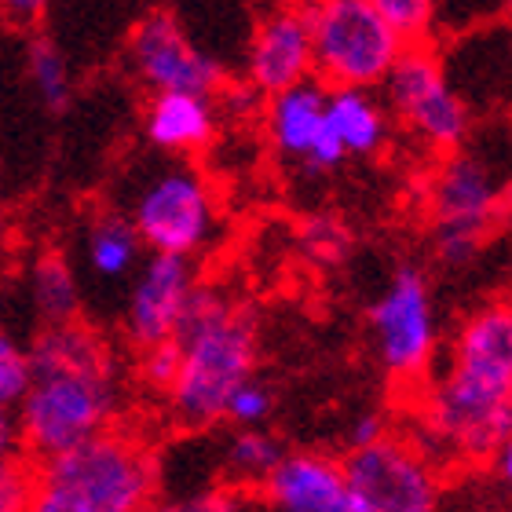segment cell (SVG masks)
<instances>
[{
    "instance_id": "26",
    "label": "cell",
    "mask_w": 512,
    "mask_h": 512,
    "mask_svg": "<svg viewBox=\"0 0 512 512\" xmlns=\"http://www.w3.org/2000/svg\"><path fill=\"white\" fill-rule=\"evenodd\" d=\"M180 374V344L176 341H161L143 348V377H147L154 388H172Z\"/></svg>"
},
{
    "instance_id": "30",
    "label": "cell",
    "mask_w": 512,
    "mask_h": 512,
    "mask_svg": "<svg viewBox=\"0 0 512 512\" xmlns=\"http://www.w3.org/2000/svg\"><path fill=\"white\" fill-rule=\"evenodd\" d=\"M384 432H388V421H384L381 414H366L355 421L352 436H348V447L352 450H366V447H377L384 439Z\"/></svg>"
},
{
    "instance_id": "9",
    "label": "cell",
    "mask_w": 512,
    "mask_h": 512,
    "mask_svg": "<svg viewBox=\"0 0 512 512\" xmlns=\"http://www.w3.org/2000/svg\"><path fill=\"white\" fill-rule=\"evenodd\" d=\"M128 66L154 96L183 92V96L213 99L224 85L220 63L187 37L172 11L161 8L147 11L128 33Z\"/></svg>"
},
{
    "instance_id": "17",
    "label": "cell",
    "mask_w": 512,
    "mask_h": 512,
    "mask_svg": "<svg viewBox=\"0 0 512 512\" xmlns=\"http://www.w3.org/2000/svg\"><path fill=\"white\" fill-rule=\"evenodd\" d=\"M326 132L344 158H366L388 143V114L374 92L363 88H326Z\"/></svg>"
},
{
    "instance_id": "2",
    "label": "cell",
    "mask_w": 512,
    "mask_h": 512,
    "mask_svg": "<svg viewBox=\"0 0 512 512\" xmlns=\"http://www.w3.org/2000/svg\"><path fill=\"white\" fill-rule=\"evenodd\" d=\"M432 425L469 454H494L512 432V311H476L458 333L450 374L432 392Z\"/></svg>"
},
{
    "instance_id": "21",
    "label": "cell",
    "mask_w": 512,
    "mask_h": 512,
    "mask_svg": "<svg viewBox=\"0 0 512 512\" xmlns=\"http://www.w3.org/2000/svg\"><path fill=\"white\" fill-rule=\"evenodd\" d=\"M282 458H286V454L278 447V439L267 436V432H256V428L238 432V436L231 439V447H227V465H231V472L249 476V480H267L271 469H275Z\"/></svg>"
},
{
    "instance_id": "5",
    "label": "cell",
    "mask_w": 512,
    "mask_h": 512,
    "mask_svg": "<svg viewBox=\"0 0 512 512\" xmlns=\"http://www.w3.org/2000/svg\"><path fill=\"white\" fill-rule=\"evenodd\" d=\"M315 81L374 92L406 44L366 0H304Z\"/></svg>"
},
{
    "instance_id": "31",
    "label": "cell",
    "mask_w": 512,
    "mask_h": 512,
    "mask_svg": "<svg viewBox=\"0 0 512 512\" xmlns=\"http://www.w3.org/2000/svg\"><path fill=\"white\" fill-rule=\"evenodd\" d=\"M0 454H19V428L8 410H0Z\"/></svg>"
},
{
    "instance_id": "12",
    "label": "cell",
    "mask_w": 512,
    "mask_h": 512,
    "mask_svg": "<svg viewBox=\"0 0 512 512\" xmlns=\"http://www.w3.org/2000/svg\"><path fill=\"white\" fill-rule=\"evenodd\" d=\"M315 77L311 63V33L304 4H282L267 11L249 41L246 81L264 99L278 96L293 85H304Z\"/></svg>"
},
{
    "instance_id": "1",
    "label": "cell",
    "mask_w": 512,
    "mask_h": 512,
    "mask_svg": "<svg viewBox=\"0 0 512 512\" xmlns=\"http://www.w3.org/2000/svg\"><path fill=\"white\" fill-rule=\"evenodd\" d=\"M30 388L15 406L19 447L37 461L103 436L118 414V377L107 348L81 322L44 326L26 348Z\"/></svg>"
},
{
    "instance_id": "10",
    "label": "cell",
    "mask_w": 512,
    "mask_h": 512,
    "mask_svg": "<svg viewBox=\"0 0 512 512\" xmlns=\"http://www.w3.org/2000/svg\"><path fill=\"white\" fill-rule=\"evenodd\" d=\"M377 355L388 374L414 377L421 374L436 352V315L432 293L417 267H399L377 304L370 308Z\"/></svg>"
},
{
    "instance_id": "11",
    "label": "cell",
    "mask_w": 512,
    "mask_h": 512,
    "mask_svg": "<svg viewBox=\"0 0 512 512\" xmlns=\"http://www.w3.org/2000/svg\"><path fill=\"white\" fill-rule=\"evenodd\" d=\"M344 480L374 512H436L439 483L414 450L381 439L377 447L352 450L341 465Z\"/></svg>"
},
{
    "instance_id": "4",
    "label": "cell",
    "mask_w": 512,
    "mask_h": 512,
    "mask_svg": "<svg viewBox=\"0 0 512 512\" xmlns=\"http://www.w3.org/2000/svg\"><path fill=\"white\" fill-rule=\"evenodd\" d=\"M158 487L150 450L114 432L37 461L30 512H143Z\"/></svg>"
},
{
    "instance_id": "6",
    "label": "cell",
    "mask_w": 512,
    "mask_h": 512,
    "mask_svg": "<svg viewBox=\"0 0 512 512\" xmlns=\"http://www.w3.org/2000/svg\"><path fill=\"white\" fill-rule=\"evenodd\" d=\"M125 220L139 242L150 246V253L191 260L213 238L216 202L202 172L191 169L187 161H172L139 187Z\"/></svg>"
},
{
    "instance_id": "8",
    "label": "cell",
    "mask_w": 512,
    "mask_h": 512,
    "mask_svg": "<svg viewBox=\"0 0 512 512\" xmlns=\"http://www.w3.org/2000/svg\"><path fill=\"white\" fill-rule=\"evenodd\" d=\"M498 209H502V187L494 172L472 154L450 158L432 180L439 260L450 267L472 264V256L483 246V235L498 220Z\"/></svg>"
},
{
    "instance_id": "14",
    "label": "cell",
    "mask_w": 512,
    "mask_h": 512,
    "mask_svg": "<svg viewBox=\"0 0 512 512\" xmlns=\"http://www.w3.org/2000/svg\"><path fill=\"white\" fill-rule=\"evenodd\" d=\"M267 498L282 512H374L348 487L344 469L319 454H289L267 476Z\"/></svg>"
},
{
    "instance_id": "3",
    "label": "cell",
    "mask_w": 512,
    "mask_h": 512,
    "mask_svg": "<svg viewBox=\"0 0 512 512\" xmlns=\"http://www.w3.org/2000/svg\"><path fill=\"white\" fill-rule=\"evenodd\" d=\"M172 341L180 344V374L169 388L172 414L187 428L213 425L224 417L231 392L253 377V315L224 289L194 286Z\"/></svg>"
},
{
    "instance_id": "25",
    "label": "cell",
    "mask_w": 512,
    "mask_h": 512,
    "mask_svg": "<svg viewBox=\"0 0 512 512\" xmlns=\"http://www.w3.org/2000/svg\"><path fill=\"white\" fill-rule=\"evenodd\" d=\"M0 512H30V469L19 454H0Z\"/></svg>"
},
{
    "instance_id": "29",
    "label": "cell",
    "mask_w": 512,
    "mask_h": 512,
    "mask_svg": "<svg viewBox=\"0 0 512 512\" xmlns=\"http://www.w3.org/2000/svg\"><path fill=\"white\" fill-rule=\"evenodd\" d=\"M52 0H0V19L8 26H37Z\"/></svg>"
},
{
    "instance_id": "23",
    "label": "cell",
    "mask_w": 512,
    "mask_h": 512,
    "mask_svg": "<svg viewBox=\"0 0 512 512\" xmlns=\"http://www.w3.org/2000/svg\"><path fill=\"white\" fill-rule=\"evenodd\" d=\"M30 388V359L8 330H0V410L15 414L22 395Z\"/></svg>"
},
{
    "instance_id": "18",
    "label": "cell",
    "mask_w": 512,
    "mask_h": 512,
    "mask_svg": "<svg viewBox=\"0 0 512 512\" xmlns=\"http://www.w3.org/2000/svg\"><path fill=\"white\" fill-rule=\"evenodd\" d=\"M139 249H143V242L136 238L132 224L118 213L99 216L85 235L88 267H92L99 278H107V282H118V278L132 275V267H136V260H139Z\"/></svg>"
},
{
    "instance_id": "33",
    "label": "cell",
    "mask_w": 512,
    "mask_h": 512,
    "mask_svg": "<svg viewBox=\"0 0 512 512\" xmlns=\"http://www.w3.org/2000/svg\"><path fill=\"white\" fill-rule=\"evenodd\" d=\"M0 246H4V213H0Z\"/></svg>"
},
{
    "instance_id": "32",
    "label": "cell",
    "mask_w": 512,
    "mask_h": 512,
    "mask_svg": "<svg viewBox=\"0 0 512 512\" xmlns=\"http://www.w3.org/2000/svg\"><path fill=\"white\" fill-rule=\"evenodd\" d=\"M494 465H498V476L509 483V476H512V447L509 443H505L502 450H494Z\"/></svg>"
},
{
    "instance_id": "28",
    "label": "cell",
    "mask_w": 512,
    "mask_h": 512,
    "mask_svg": "<svg viewBox=\"0 0 512 512\" xmlns=\"http://www.w3.org/2000/svg\"><path fill=\"white\" fill-rule=\"evenodd\" d=\"M143 512H242V498L213 491V494H194V498H183V502H172V505H147Z\"/></svg>"
},
{
    "instance_id": "22",
    "label": "cell",
    "mask_w": 512,
    "mask_h": 512,
    "mask_svg": "<svg viewBox=\"0 0 512 512\" xmlns=\"http://www.w3.org/2000/svg\"><path fill=\"white\" fill-rule=\"evenodd\" d=\"M366 4L403 44H425L436 19V0H366Z\"/></svg>"
},
{
    "instance_id": "16",
    "label": "cell",
    "mask_w": 512,
    "mask_h": 512,
    "mask_svg": "<svg viewBox=\"0 0 512 512\" xmlns=\"http://www.w3.org/2000/svg\"><path fill=\"white\" fill-rule=\"evenodd\" d=\"M216 103L209 96H183V92H158L150 96L143 114V132L150 147L161 154H191L209 147L216 136Z\"/></svg>"
},
{
    "instance_id": "13",
    "label": "cell",
    "mask_w": 512,
    "mask_h": 512,
    "mask_svg": "<svg viewBox=\"0 0 512 512\" xmlns=\"http://www.w3.org/2000/svg\"><path fill=\"white\" fill-rule=\"evenodd\" d=\"M194 264L187 256H161L150 253V260L139 267L132 293L125 308V333L136 348L172 341L176 322L183 315V304L191 297Z\"/></svg>"
},
{
    "instance_id": "20",
    "label": "cell",
    "mask_w": 512,
    "mask_h": 512,
    "mask_svg": "<svg viewBox=\"0 0 512 512\" xmlns=\"http://www.w3.org/2000/svg\"><path fill=\"white\" fill-rule=\"evenodd\" d=\"M26 81L33 85L44 110H52V114H63L70 107V99H74L70 63H66V55L48 37H33L26 44Z\"/></svg>"
},
{
    "instance_id": "19",
    "label": "cell",
    "mask_w": 512,
    "mask_h": 512,
    "mask_svg": "<svg viewBox=\"0 0 512 512\" xmlns=\"http://www.w3.org/2000/svg\"><path fill=\"white\" fill-rule=\"evenodd\" d=\"M33 308L44 319V326H63V322H77V308H81V289H77L74 267L66 264L59 253H44L33 264Z\"/></svg>"
},
{
    "instance_id": "27",
    "label": "cell",
    "mask_w": 512,
    "mask_h": 512,
    "mask_svg": "<svg viewBox=\"0 0 512 512\" xmlns=\"http://www.w3.org/2000/svg\"><path fill=\"white\" fill-rule=\"evenodd\" d=\"M304 238H308L311 253L322 256V260H337V256L344 253V246H348L341 224H333L326 216H315V220L304 227Z\"/></svg>"
},
{
    "instance_id": "15",
    "label": "cell",
    "mask_w": 512,
    "mask_h": 512,
    "mask_svg": "<svg viewBox=\"0 0 512 512\" xmlns=\"http://www.w3.org/2000/svg\"><path fill=\"white\" fill-rule=\"evenodd\" d=\"M322 118H326V85L315 77L264 99L267 136H271L275 150L293 161H304V165H308L311 150L319 147L322 132H326Z\"/></svg>"
},
{
    "instance_id": "24",
    "label": "cell",
    "mask_w": 512,
    "mask_h": 512,
    "mask_svg": "<svg viewBox=\"0 0 512 512\" xmlns=\"http://www.w3.org/2000/svg\"><path fill=\"white\" fill-rule=\"evenodd\" d=\"M271 406H275L271 388L249 377L246 384H238L235 392H231V399L224 403V417H231L238 425H256V421H264L271 414Z\"/></svg>"
},
{
    "instance_id": "7",
    "label": "cell",
    "mask_w": 512,
    "mask_h": 512,
    "mask_svg": "<svg viewBox=\"0 0 512 512\" xmlns=\"http://www.w3.org/2000/svg\"><path fill=\"white\" fill-rule=\"evenodd\" d=\"M388 107L403 118L406 128H414L428 147L454 150L469 136V107L450 85L432 48L425 44H406L399 59L392 63L388 77L381 81Z\"/></svg>"
}]
</instances>
